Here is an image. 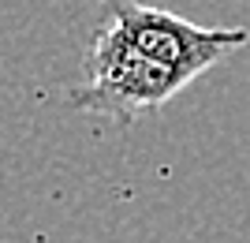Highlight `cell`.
<instances>
[{"instance_id":"2","label":"cell","mask_w":250,"mask_h":243,"mask_svg":"<svg viewBox=\"0 0 250 243\" xmlns=\"http://www.w3.org/2000/svg\"><path fill=\"white\" fill-rule=\"evenodd\" d=\"M104 19H112L131 45H138L146 56L183 71L187 79H198L228 53L243 49L250 34L243 26H198V22L172 15L165 8H149L138 0H101Z\"/></svg>"},{"instance_id":"1","label":"cell","mask_w":250,"mask_h":243,"mask_svg":"<svg viewBox=\"0 0 250 243\" xmlns=\"http://www.w3.org/2000/svg\"><path fill=\"white\" fill-rule=\"evenodd\" d=\"M83 71V83L67 86V105L112 120H135L142 112H153L194 83L183 71L131 45L112 19H101V26L94 30Z\"/></svg>"}]
</instances>
